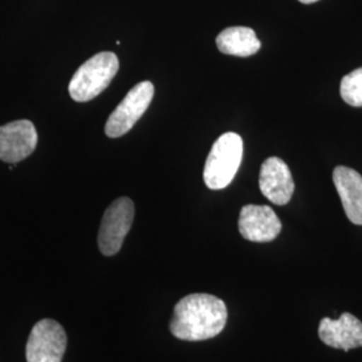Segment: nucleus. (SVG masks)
<instances>
[{"label": "nucleus", "instance_id": "f257e3e1", "mask_svg": "<svg viewBox=\"0 0 362 362\" xmlns=\"http://www.w3.org/2000/svg\"><path fill=\"white\" fill-rule=\"evenodd\" d=\"M227 318V306L220 298L191 294L175 306L169 329L173 336L182 341H204L220 334Z\"/></svg>", "mask_w": 362, "mask_h": 362}, {"label": "nucleus", "instance_id": "f03ea898", "mask_svg": "<svg viewBox=\"0 0 362 362\" xmlns=\"http://www.w3.org/2000/svg\"><path fill=\"white\" fill-rule=\"evenodd\" d=\"M118 58L115 52H100L82 66L69 83L70 97L77 103H88L110 85L118 71Z\"/></svg>", "mask_w": 362, "mask_h": 362}, {"label": "nucleus", "instance_id": "7ed1b4c3", "mask_svg": "<svg viewBox=\"0 0 362 362\" xmlns=\"http://www.w3.org/2000/svg\"><path fill=\"white\" fill-rule=\"evenodd\" d=\"M243 158V140L228 132L212 145L204 167V182L209 189H223L231 184Z\"/></svg>", "mask_w": 362, "mask_h": 362}, {"label": "nucleus", "instance_id": "20e7f679", "mask_svg": "<svg viewBox=\"0 0 362 362\" xmlns=\"http://www.w3.org/2000/svg\"><path fill=\"white\" fill-rule=\"evenodd\" d=\"M153 94L155 86L152 82L144 81L136 85L107 118L105 125L106 136L117 139L127 134L144 116L153 100Z\"/></svg>", "mask_w": 362, "mask_h": 362}, {"label": "nucleus", "instance_id": "39448f33", "mask_svg": "<svg viewBox=\"0 0 362 362\" xmlns=\"http://www.w3.org/2000/svg\"><path fill=\"white\" fill-rule=\"evenodd\" d=\"M134 219V204L129 197H119L105 211L98 233V247L106 257L121 250Z\"/></svg>", "mask_w": 362, "mask_h": 362}, {"label": "nucleus", "instance_id": "423d86ee", "mask_svg": "<svg viewBox=\"0 0 362 362\" xmlns=\"http://www.w3.org/2000/svg\"><path fill=\"white\" fill-rule=\"evenodd\" d=\"M67 346L65 329L46 318L31 330L26 346L27 362H61Z\"/></svg>", "mask_w": 362, "mask_h": 362}, {"label": "nucleus", "instance_id": "0eeeda50", "mask_svg": "<svg viewBox=\"0 0 362 362\" xmlns=\"http://www.w3.org/2000/svg\"><path fill=\"white\" fill-rule=\"evenodd\" d=\"M38 144V133L28 119H18L0 127V160L15 164L31 155Z\"/></svg>", "mask_w": 362, "mask_h": 362}, {"label": "nucleus", "instance_id": "6e6552de", "mask_svg": "<svg viewBox=\"0 0 362 362\" xmlns=\"http://www.w3.org/2000/svg\"><path fill=\"white\" fill-rule=\"evenodd\" d=\"M282 230V223L269 206L248 204L242 208L239 216V231L242 236L255 243L274 240Z\"/></svg>", "mask_w": 362, "mask_h": 362}, {"label": "nucleus", "instance_id": "1a4fd4ad", "mask_svg": "<svg viewBox=\"0 0 362 362\" xmlns=\"http://www.w3.org/2000/svg\"><path fill=\"white\" fill-rule=\"evenodd\" d=\"M259 187L262 194L276 206H285L294 194V180L285 161L278 157L267 158L260 168Z\"/></svg>", "mask_w": 362, "mask_h": 362}, {"label": "nucleus", "instance_id": "9d476101", "mask_svg": "<svg viewBox=\"0 0 362 362\" xmlns=\"http://www.w3.org/2000/svg\"><path fill=\"white\" fill-rule=\"evenodd\" d=\"M318 336L325 345L348 351L362 346V322L344 313L338 320L324 318L318 327Z\"/></svg>", "mask_w": 362, "mask_h": 362}, {"label": "nucleus", "instance_id": "9b49d317", "mask_svg": "<svg viewBox=\"0 0 362 362\" xmlns=\"http://www.w3.org/2000/svg\"><path fill=\"white\" fill-rule=\"evenodd\" d=\"M333 181L348 219L353 224L362 226L361 175L348 167H337L333 172Z\"/></svg>", "mask_w": 362, "mask_h": 362}, {"label": "nucleus", "instance_id": "f8f14e48", "mask_svg": "<svg viewBox=\"0 0 362 362\" xmlns=\"http://www.w3.org/2000/svg\"><path fill=\"white\" fill-rule=\"evenodd\" d=\"M216 46L223 54L245 58L259 52L260 40L252 28L242 26L228 27L218 35Z\"/></svg>", "mask_w": 362, "mask_h": 362}, {"label": "nucleus", "instance_id": "ddd939ff", "mask_svg": "<svg viewBox=\"0 0 362 362\" xmlns=\"http://www.w3.org/2000/svg\"><path fill=\"white\" fill-rule=\"evenodd\" d=\"M339 91L346 104L354 107L362 106V67L342 78Z\"/></svg>", "mask_w": 362, "mask_h": 362}, {"label": "nucleus", "instance_id": "4468645a", "mask_svg": "<svg viewBox=\"0 0 362 362\" xmlns=\"http://www.w3.org/2000/svg\"><path fill=\"white\" fill-rule=\"evenodd\" d=\"M298 1H300V3H303V4H311V3H315V1H318V0H298Z\"/></svg>", "mask_w": 362, "mask_h": 362}]
</instances>
